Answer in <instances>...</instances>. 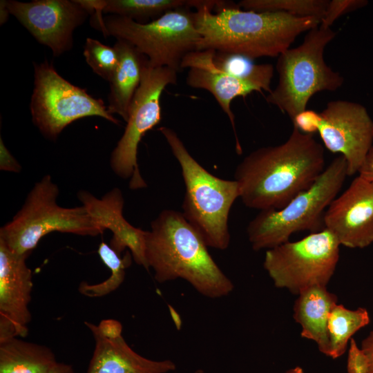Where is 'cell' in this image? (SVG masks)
<instances>
[{"label": "cell", "instance_id": "6da1fadb", "mask_svg": "<svg viewBox=\"0 0 373 373\" xmlns=\"http://www.w3.org/2000/svg\"><path fill=\"white\" fill-rule=\"evenodd\" d=\"M189 6L196 8L193 17L200 35L196 50L237 53L252 59L279 56L300 34L321 22L315 17L241 10L237 3L221 1L190 0Z\"/></svg>", "mask_w": 373, "mask_h": 373}, {"label": "cell", "instance_id": "7a4b0ae2", "mask_svg": "<svg viewBox=\"0 0 373 373\" xmlns=\"http://www.w3.org/2000/svg\"><path fill=\"white\" fill-rule=\"evenodd\" d=\"M323 146L296 127L276 146L260 147L237 166L234 180L243 204L254 209H280L309 189L325 169Z\"/></svg>", "mask_w": 373, "mask_h": 373}, {"label": "cell", "instance_id": "3957f363", "mask_svg": "<svg viewBox=\"0 0 373 373\" xmlns=\"http://www.w3.org/2000/svg\"><path fill=\"white\" fill-rule=\"evenodd\" d=\"M200 234L182 212L162 211L145 236V259L160 283L181 278L201 295L218 298L233 289L232 281L218 267Z\"/></svg>", "mask_w": 373, "mask_h": 373}, {"label": "cell", "instance_id": "277c9868", "mask_svg": "<svg viewBox=\"0 0 373 373\" xmlns=\"http://www.w3.org/2000/svg\"><path fill=\"white\" fill-rule=\"evenodd\" d=\"M180 167L185 186L182 212L208 247L226 249L230 243L228 220L231 208L240 198L238 182L215 176L189 153L176 132L158 129Z\"/></svg>", "mask_w": 373, "mask_h": 373}, {"label": "cell", "instance_id": "5b68a950", "mask_svg": "<svg viewBox=\"0 0 373 373\" xmlns=\"http://www.w3.org/2000/svg\"><path fill=\"white\" fill-rule=\"evenodd\" d=\"M347 175L343 155L335 157L314 183L280 209H267L248 224L247 233L254 250L269 249L289 241L294 233L324 229V213L341 191Z\"/></svg>", "mask_w": 373, "mask_h": 373}, {"label": "cell", "instance_id": "8992f818", "mask_svg": "<svg viewBox=\"0 0 373 373\" xmlns=\"http://www.w3.org/2000/svg\"><path fill=\"white\" fill-rule=\"evenodd\" d=\"M336 35L331 28L319 25L308 31L300 46L278 56V83L265 99L287 113L291 121L306 110L313 95L323 90L333 92L342 86L343 76L329 68L323 58L326 46Z\"/></svg>", "mask_w": 373, "mask_h": 373}, {"label": "cell", "instance_id": "52a82bcc", "mask_svg": "<svg viewBox=\"0 0 373 373\" xmlns=\"http://www.w3.org/2000/svg\"><path fill=\"white\" fill-rule=\"evenodd\" d=\"M59 192L50 175L36 182L21 209L0 229V241L17 254L30 255L50 232L83 236H97L104 232L84 207H60L57 203Z\"/></svg>", "mask_w": 373, "mask_h": 373}, {"label": "cell", "instance_id": "ba28073f", "mask_svg": "<svg viewBox=\"0 0 373 373\" xmlns=\"http://www.w3.org/2000/svg\"><path fill=\"white\" fill-rule=\"evenodd\" d=\"M187 8L167 11L146 23L109 15L103 17L104 35L128 42L147 57L152 67H169L179 72L183 59L196 50L200 39L193 12Z\"/></svg>", "mask_w": 373, "mask_h": 373}, {"label": "cell", "instance_id": "9c48e42d", "mask_svg": "<svg viewBox=\"0 0 373 373\" xmlns=\"http://www.w3.org/2000/svg\"><path fill=\"white\" fill-rule=\"evenodd\" d=\"M339 247L324 229L266 250L263 267L276 287L298 295L311 287L327 286L338 262Z\"/></svg>", "mask_w": 373, "mask_h": 373}, {"label": "cell", "instance_id": "30bf717a", "mask_svg": "<svg viewBox=\"0 0 373 373\" xmlns=\"http://www.w3.org/2000/svg\"><path fill=\"white\" fill-rule=\"evenodd\" d=\"M34 89L30 109L35 125L46 137L55 140L73 122L99 116L117 125L103 101L61 77L48 61L35 64Z\"/></svg>", "mask_w": 373, "mask_h": 373}, {"label": "cell", "instance_id": "8fae6325", "mask_svg": "<svg viewBox=\"0 0 373 373\" xmlns=\"http://www.w3.org/2000/svg\"><path fill=\"white\" fill-rule=\"evenodd\" d=\"M178 72L169 67H152L149 61L143 68L140 86L131 101L124 132L111 156L113 172L130 179L129 188L147 186L137 164V148L145 133L161 119L160 98L164 88L177 83Z\"/></svg>", "mask_w": 373, "mask_h": 373}, {"label": "cell", "instance_id": "7c38bea8", "mask_svg": "<svg viewBox=\"0 0 373 373\" xmlns=\"http://www.w3.org/2000/svg\"><path fill=\"white\" fill-rule=\"evenodd\" d=\"M320 114L318 132L325 146L345 157L348 176L358 173L373 142V120L367 109L358 103L335 100Z\"/></svg>", "mask_w": 373, "mask_h": 373}, {"label": "cell", "instance_id": "4fadbf2b", "mask_svg": "<svg viewBox=\"0 0 373 373\" xmlns=\"http://www.w3.org/2000/svg\"><path fill=\"white\" fill-rule=\"evenodd\" d=\"M7 5L10 13L55 57L72 48L73 31L88 15L77 0H10Z\"/></svg>", "mask_w": 373, "mask_h": 373}, {"label": "cell", "instance_id": "5bb4252c", "mask_svg": "<svg viewBox=\"0 0 373 373\" xmlns=\"http://www.w3.org/2000/svg\"><path fill=\"white\" fill-rule=\"evenodd\" d=\"M323 224L340 245L363 249L373 243V182L356 177L329 204Z\"/></svg>", "mask_w": 373, "mask_h": 373}, {"label": "cell", "instance_id": "9a60e30c", "mask_svg": "<svg viewBox=\"0 0 373 373\" xmlns=\"http://www.w3.org/2000/svg\"><path fill=\"white\" fill-rule=\"evenodd\" d=\"M28 256L12 251L0 241V341L28 333L33 287Z\"/></svg>", "mask_w": 373, "mask_h": 373}, {"label": "cell", "instance_id": "2e32d148", "mask_svg": "<svg viewBox=\"0 0 373 373\" xmlns=\"http://www.w3.org/2000/svg\"><path fill=\"white\" fill-rule=\"evenodd\" d=\"M77 198L96 224L103 231L108 229L113 233L110 247L119 255L128 248L135 262L149 270L144 253L146 231L133 227L123 216L121 190L114 188L101 198L79 191Z\"/></svg>", "mask_w": 373, "mask_h": 373}, {"label": "cell", "instance_id": "e0dca14e", "mask_svg": "<svg viewBox=\"0 0 373 373\" xmlns=\"http://www.w3.org/2000/svg\"><path fill=\"white\" fill-rule=\"evenodd\" d=\"M213 50H194L182 60L181 68H189L186 84L195 88L204 89L216 98L222 111L228 116L236 135V147L238 154L242 153L235 126V116L231 108L232 100L245 97L253 91L262 92L257 84L235 78L220 70L213 63Z\"/></svg>", "mask_w": 373, "mask_h": 373}, {"label": "cell", "instance_id": "ac0fdd59", "mask_svg": "<svg viewBox=\"0 0 373 373\" xmlns=\"http://www.w3.org/2000/svg\"><path fill=\"white\" fill-rule=\"evenodd\" d=\"M89 330L95 349L86 373H167L176 369L171 360L153 361L140 355L122 336L109 339Z\"/></svg>", "mask_w": 373, "mask_h": 373}, {"label": "cell", "instance_id": "d6986e66", "mask_svg": "<svg viewBox=\"0 0 373 373\" xmlns=\"http://www.w3.org/2000/svg\"><path fill=\"white\" fill-rule=\"evenodd\" d=\"M337 301V296L326 287L314 286L299 293L293 307V317L301 327V336L314 341L319 351L327 356L328 318Z\"/></svg>", "mask_w": 373, "mask_h": 373}, {"label": "cell", "instance_id": "ffe728a7", "mask_svg": "<svg viewBox=\"0 0 373 373\" xmlns=\"http://www.w3.org/2000/svg\"><path fill=\"white\" fill-rule=\"evenodd\" d=\"M114 46L119 61L109 82L108 113L119 115L126 122L133 97L138 88L147 57L128 42L117 39Z\"/></svg>", "mask_w": 373, "mask_h": 373}, {"label": "cell", "instance_id": "44dd1931", "mask_svg": "<svg viewBox=\"0 0 373 373\" xmlns=\"http://www.w3.org/2000/svg\"><path fill=\"white\" fill-rule=\"evenodd\" d=\"M57 363L45 345L17 337L0 341V373H47Z\"/></svg>", "mask_w": 373, "mask_h": 373}, {"label": "cell", "instance_id": "7402d4cb", "mask_svg": "<svg viewBox=\"0 0 373 373\" xmlns=\"http://www.w3.org/2000/svg\"><path fill=\"white\" fill-rule=\"evenodd\" d=\"M370 321L366 309H350L336 304L332 309L327 322L329 340V357L333 359L342 356L347 350L352 336Z\"/></svg>", "mask_w": 373, "mask_h": 373}, {"label": "cell", "instance_id": "603a6c76", "mask_svg": "<svg viewBox=\"0 0 373 373\" xmlns=\"http://www.w3.org/2000/svg\"><path fill=\"white\" fill-rule=\"evenodd\" d=\"M213 63L218 70L235 78L253 82L262 90L271 91L274 66L270 64H256L254 59L242 55L216 50Z\"/></svg>", "mask_w": 373, "mask_h": 373}, {"label": "cell", "instance_id": "cb8c5ba5", "mask_svg": "<svg viewBox=\"0 0 373 373\" xmlns=\"http://www.w3.org/2000/svg\"><path fill=\"white\" fill-rule=\"evenodd\" d=\"M187 0H105L104 13L130 19L140 23L155 20L167 11L189 7Z\"/></svg>", "mask_w": 373, "mask_h": 373}, {"label": "cell", "instance_id": "d4e9b609", "mask_svg": "<svg viewBox=\"0 0 373 373\" xmlns=\"http://www.w3.org/2000/svg\"><path fill=\"white\" fill-rule=\"evenodd\" d=\"M102 262L110 269L111 276L102 283L89 284L82 281L79 286V292L89 298H99L116 290L124 282L126 269L131 265V254L126 251L122 258L109 245L102 242L97 249Z\"/></svg>", "mask_w": 373, "mask_h": 373}, {"label": "cell", "instance_id": "484cf974", "mask_svg": "<svg viewBox=\"0 0 373 373\" xmlns=\"http://www.w3.org/2000/svg\"><path fill=\"white\" fill-rule=\"evenodd\" d=\"M327 0H242L238 6L245 10L283 12L298 17H315L322 20Z\"/></svg>", "mask_w": 373, "mask_h": 373}, {"label": "cell", "instance_id": "4316f807", "mask_svg": "<svg viewBox=\"0 0 373 373\" xmlns=\"http://www.w3.org/2000/svg\"><path fill=\"white\" fill-rule=\"evenodd\" d=\"M84 56L95 73L104 79L111 81L118 64L119 57L115 46H109L99 40L88 37Z\"/></svg>", "mask_w": 373, "mask_h": 373}, {"label": "cell", "instance_id": "83f0119b", "mask_svg": "<svg viewBox=\"0 0 373 373\" xmlns=\"http://www.w3.org/2000/svg\"><path fill=\"white\" fill-rule=\"evenodd\" d=\"M366 0H332L329 1L320 26L331 28L333 23L341 16L365 6Z\"/></svg>", "mask_w": 373, "mask_h": 373}, {"label": "cell", "instance_id": "f1b7e54d", "mask_svg": "<svg viewBox=\"0 0 373 373\" xmlns=\"http://www.w3.org/2000/svg\"><path fill=\"white\" fill-rule=\"evenodd\" d=\"M368 370L369 363L366 354L352 338L350 341L347 360V373H368Z\"/></svg>", "mask_w": 373, "mask_h": 373}, {"label": "cell", "instance_id": "f546056e", "mask_svg": "<svg viewBox=\"0 0 373 373\" xmlns=\"http://www.w3.org/2000/svg\"><path fill=\"white\" fill-rule=\"evenodd\" d=\"M293 126L305 134L317 132L321 123L320 113L312 110H305L298 114L294 120Z\"/></svg>", "mask_w": 373, "mask_h": 373}, {"label": "cell", "instance_id": "4dcf8cb0", "mask_svg": "<svg viewBox=\"0 0 373 373\" xmlns=\"http://www.w3.org/2000/svg\"><path fill=\"white\" fill-rule=\"evenodd\" d=\"M88 329H93L102 336L113 339L122 336V325L121 323L115 319H104L96 325L92 323H84Z\"/></svg>", "mask_w": 373, "mask_h": 373}, {"label": "cell", "instance_id": "1f68e13d", "mask_svg": "<svg viewBox=\"0 0 373 373\" xmlns=\"http://www.w3.org/2000/svg\"><path fill=\"white\" fill-rule=\"evenodd\" d=\"M0 169L16 173H19L21 169V165L6 148L1 137L0 138Z\"/></svg>", "mask_w": 373, "mask_h": 373}, {"label": "cell", "instance_id": "d6a6232c", "mask_svg": "<svg viewBox=\"0 0 373 373\" xmlns=\"http://www.w3.org/2000/svg\"><path fill=\"white\" fill-rule=\"evenodd\" d=\"M358 173L363 178L373 182V145L369 150Z\"/></svg>", "mask_w": 373, "mask_h": 373}, {"label": "cell", "instance_id": "836d02e7", "mask_svg": "<svg viewBox=\"0 0 373 373\" xmlns=\"http://www.w3.org/2000/svg\"><path fill=\"white\" fill-rule=\"evenodd\" d=\"M361 349L366 354L368 359V373H373V331H372L362 341Z\"/></svg>", "mask_w": 373, "mask_h": 373}, {"label": "cell", "instance_id": "e575fe53", "mask_svg": "<svg viewBox=\"0 0 373 373\" xmlns=\"http://www.w3.org/2000/svg\"><path fill=\"white\" fill-rule=\"evenodd\" d=\"M47 373H74V370L71 365L57 362Z\"/></svg>", "mask_w": 373, "mask_h": 373}, {"label": "cell", "instance_id": "d590c367", "mask_svg": "<svg viewBox=\"0 0 373 373\" xmlns=\"http://www.w3.org/2000/svg\"><path fill=\"white\" fill-rule=\"evenodd\" d=\"M10 15L8 8L7 1L1 0L0 1V24L2 25L8 19Z\"/></svg>", "mask_w": 373, "mask_h": 373}, {"label": "cell", "instance_id": "8d00e7d4", "mask_svg": "<svg viewBox=\"0 0 373 373\" xmlns=\"http://www.w3.org/2000/svg\"><path fill=\"white\" fill-rule=\"evenodd\" d=\"M285 373H305L304 370L300 367H296L289 370Z\"/></svg>", "mask_w": 373, "mask_h": 373}, {"label": "cell", "instance_id": "74e56055", "mask_svg": "<svg viewBox=\"0 0 373 373\" xmlns=\"http://www.w3.org/2000/svg\"><path fill=\"white\" fill-rule=\"evenodd\" d=\"M193 373H203V370L199 369V370H195Z\"/></svg>", "mask_w": 373, "mask_h": 373}]
</instances>
